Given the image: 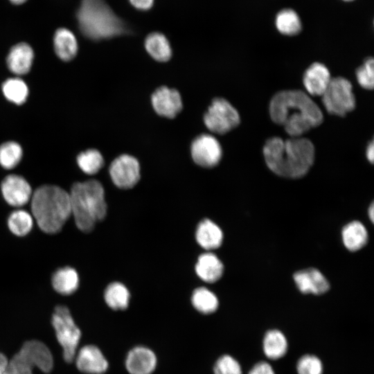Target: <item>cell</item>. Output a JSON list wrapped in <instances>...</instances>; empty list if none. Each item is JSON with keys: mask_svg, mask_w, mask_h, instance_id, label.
Wrapping results in <instances>:
<instances>
[{"mask_svg": "<svg viewBox=\"0 0 374 374\" xmlns=\"http://www.w3.org/2000/svg\"><path fill=\"white\" fill-rule=\"evenodd\" d=\"M271 120L281 125L292 137L321 124L323 112L309 95L301 90H285L276 93L269 103Z\"/></svg>", "mask_w": 374, "mask_h": 374, "instance_id": "cell-1", "label": "cell"}, {"mask_svg": "<svg viewBox=\"0 0 374 374\" xmlns=\"http://www.w3.org/2000/svg\"><path fill=\"white\" fill-rule=\"evenodd\" d=\"M267 167L276 175L287 178L303 177L312 167L315 155L313 143L306 138L269 139L263 147Z\"/></svg>", "mask_w": 374, "mask_h": 374, "instance_id": "cell-2", "label": "cell"}, {"mask_svg": "<svg viewBox=\"0 0 374 374\" xmlns=\"http://www.w3.org/2000/svg\"><path fill=\"white\" fill-rule=\"evenodd\" d=\"M30 203L31 215L46 233L60 231L71 215L69 193L57 186H39L33 193Z\"/></svg>", "mask_w": 374, "mask_h": 374, "instance_id": "cell-3", "label": "cell"}, {"mask_svg": "<svg viewBox=\"0 0 374 374\" xmlns=\"http://www.w3.org/2000/svg\"><path fill=\"white\" fill-rule=\"evenodd\" d=\"M69 193L76 226L84 233L91 232L107 215L103 185L95 179L76 182Z\"/></svg>", "mask_w": 374, "mask_h": 374, "instance_id": "cell-4", "label": "cell"}, {"mask_svg": "<svg viewBox=\"0 0 374 374\" xmlns=\"http://www.w3.org/2000/svg\"><path fill=\"white\" fill-rule=\"evenodd\" d=\"M77 19L82 33L93 40L113 37L128 31L125 22L103 0H82Z\"/></svg>", "mask_w": 374, "mask_h": 374, "instance_id": "cell-5", "label": "cell"}, {"mask_svg": "<svg viewBox=\"0 0 374 374\" xmlns=\"http://www.w3.org/2000/svg\"><path fill=\"white\" fill-rule=\"evenodd\" d=\"M52 326L57 341L62 348L64 361L71 363L76 355L81 331L66 306L58 305L55 308L52 315Z\"/></svg>", "mask_w": 374, "mask_h": 374, "instance_id": "cell-6", "label": "cell"}, {"mask_svg": "<svg viewBox=\"0 0 374 374\" xmlns=\"http://www.w3.org/2000/svg\"><path fill=\"white\" fill-rule=\"evenodd\" d=\"M321 100L329 114L339 116H346L355 107L353 86L343 77L331 78Z\"/></svg>", "mask_w": 374, "mask_h": 374, "instance_id": "cell-7", "label": "cell"}, {"mask_svg": "<svg viewBox=\"0 0 374 374\" xmlns=\"http://www.w3.org/2000/svg\"><path fill=\"white\" fill-rule=\"evenodd\" d=\"M204 121L210 131L223 134L237 127L240 118L236 109L229 101L217 98L208 108Z\"/></svg>", "mask_w": 374, "mask_h": 374, "instance_id": "cell-8", "label": "cell"}, {"mask_svg": "<svg viewBox=\"0 0 374 374\" xmlns=\"http://www.w3.org/2000/svg\"><path fill=\"white\" fill-rule=\"evenodd\" d=\"M113 183L118 188L128 189L134 186L140 179V166L136 158L123 154L116 158L109 166Z\"/></svg>", "mask_w": 374, "mask_h": 374, "instance_id": "cell-9", "label": "cell"}, {"mask_svg": "<svg viewBox=\"0 0 374 374\" xmlns=\"http://www.w3.org/2000/svg\"><path fill=\"white\" fill-rule=\"evenodd\" d=\"M222 148L219 141L209 134L197 136L191 145V155L197 165L204 168L216 166L222 157Z\"/></svg>", "mask_w": 374, "mask_h": 374, "instance_id": "cell-10", "label": "cell"}, {"mask_svg": "<svg viewBox=\"0 0 374 374\" xmlns=\"http://www.w3.org/2000/svg\"><path fill=\"white\" fill-rule=\"evenodd\" d=\"M1 190L6 202L17 208L29 202L33 195L29 183L18 175L6 176L1 182Z\"/></svg>", "mask_w": 374, "mask_h": 374, "instance_id": "cell-11", "label": "cell"}, {"mask_svg": "<svg viewBox=\"0 0 374 374\" xmlns=\"http://www.w3.org/2000/svg\"><path fill=\"white\" fill-rule=\"evenodd\" d=\"M17 354L33 368L37 367L45 373L53 369V355L48 348L39 341H26Z\"/></svg>", "mask_w": 374, "mask_h": 374, "instance_id": "cell-12", "label": "cell"}, {"mask_svg": "<svg viewBox=\"0 0 374 374\" xmlns=\"http://www.w3.org/2000/svg\"><path fill=\"white\" fill-rule=\"evenodd\" d=\"M75 358L78 369L86 374H104L109 368L107 359L94 345L83 346Z\"/></svg>", "mask_w": 374, "mask_h": 374, "instance_id": "cell-13", "label": "cell"}, {"mask_svg": "<svg viewBox=\"0 0 374 374\" xmlns=\"http://www.w3.org/2000/svg\"><path fill=\"white\" fill-rule=\"evenodd\" d=\"M125 364L130 374H152L156 369L157 358L149 348L138 346L128 352Z\"/></svg>", "mask_w": 374, "mask_h": 374, "instance_id": "cell-14", "label": "cell"}, {"mask_svg": "<svg viewBox=\"0 0 374 374\" xmlns=\"http://www.w3.org/2000/svg\"><path fill=\"white\" fill-rule=\"evenodd\" d=\"M152 104L155 112L166 118H174L182 108L179 93L167 87H161L152 96Z\"/></svg>", "mask_w": 374, "mask_h": 374, "instance_id": "cell-15", "label": "cell"}, {"mask_svg": "<svg viewBox=\"0 0 374 374\" xmlns=\"http://www.w3.org/2000/svg\"><path fill=\"white\" fill-rule=\"evenodd\" d=\"M299 290L304 294H322L330 288V284L322 273L315 268L299 271L294 274Z\"/></svg>", "mask_w": 374, "mask_h": 374, "instance_id": "cell-16", "label": "cell"}, {"mask_svg": "<svg viewBox=\"0 0 374 374\" xmlns=\"http://www.w3.org/2000/svg\"><path fill=\"white\" fill-rule=\"evenodd\" d=\"M331 80L328 68L323 64L314 62L305 71L303 82L308 93L313 96H321Z\"/></svg>", "mask_w": 374, "mask_h": 374, "instance_id": "cell-17", "label": "cell"}, {"mask_svg": "<svg viewBox=\"0 0 374 374\" xmlns=\"http://www.w3.org/2000/svg\"><path fill=\"white\" fill-rule=\"evenodd\" d=\"M34 52L26 43H19L11 48L7 57L9 69L16 75L27 73L32 66Z\"/></svg>", "mask_w": 374, "mask_h": 374, "instance_id": "cell-18", "label": "cell"}, {"mask_svg": "<svg viewBox=\"0 0 374 374\" xmlns=\"http://www.w3.org/2000/svg\"><path fill=\"white\" fill-rule=\"evenodd\" d=\"M223 271L222 262L215 254L204 253L199 256L195 271L202 280L214 283L221 278Z\"/></svg>", "mask_w": 374, "mask_h": 374, "instance_id": "cell-19", "label": "cell"}, {"mask_svg": "<svg viewBox=\"0 0 374 374\" xmlns=\"http://www.w3.org/2000/svg\"><path fill=\"white\" fill-rule=\"evenodd\" d=\"M195 238L201 247L212 250L220 247L223 240V233L215 223L205 219L198 224Z\"/></svg>", "mask_w": 374, "mask_h": 374, "instance_id": "cell-20", "label": "cell"}, {"mask_svg": "<svg viewBox=\"0 0 374 374\" xmlns=\"http://www.w3.org/2000/svg\"><path fill=\"white\" fill-rule=\"evenodd\" d=\"M53 44L57 55L63 61H69L77 54V39L74 34L67 28H61L55 31Z\"/></svg>", "mask_w": 374, "mask_h": 374, "instance_id": "cell-21", "label": "cell"}, {"mask_svg": "<svg viewBox=\"0 0 374 374\" xmlns=\"http://www.w3.org/2000/svg\"><path fill=\"white\" fill-rule=\"evenodd\" d=\"M54 290L62 295H70L79 286V276L75 269L64 267L56 270L52 276Z\"/></svg>", "mask_w": 374, "mask_h": 374, "instance_id": "cell-22", "label": "cell"}, {"mask_svg": "<svg viewBox=\"0 0 374 374\" xmlns=\"http://www.w3.org/2000/svg\"><path fill=\"white\" fill-rule=\"evenodd\" d=\"M342 239L345 247L350 251L362 249L368 241V233L365 226L358 221L346 224L342 231Z\"/></svg>", "mask_w": 374, "mask_h": 374, "instance_id": "cell-23", "label": "cell"}, {"mask_svg": "<svg viewBox=\"0 0 374 374\" xmlns=\"http://www.w3.org/2000/svg\"><path fill=\"white\" fill-rule=\"evenodd\" d=\"M287 347V339L280 330H271L266 332L263 339V350L268 358L278 359L283 357Z\"/></svg>", "mask_w": 374, "mask_h": 374, "instance_id": "cell-24", "label": "cell"}, {"mask_svg": "<svg viewBox=\"0 0 374 374\" xmlns=\"http://www.w3.org/2000/svg\"><path fill=\"white\" fill-rule=\"evenodd\" d=\"M145 47L150 56L159 62L169 60L172 55L168 40L165 35L159 33L148 35L145 40Z\"/></svg>", "mask_w": 374, "mask_h": 374, "instance_id": "cell-25", "label": "cell"}, {"mask_svg": "<svg viewBox=\"0 0 374 374\" xmlns=\"http://www.w3.org/2000/svg\"><path fill=\"white\" fill-rule=\"evenodd\" d=\"M107 305L114 310H124L129 305L130 294L127 287L121 283L109 284L104 294Z\"/></svg>", "mask_w": 374, "mask_h": 374, "instance_id": "cell-26", "label": "cell"}, {"mask_svg": "<svg viewBox=\"0 0 374 374\" xmlns=\"http://www.w3.org/2000/svg\"><path fill=\"white\" fill-rule=\"evenodd\" d=\"M34 219L33 215L23 209L12 211L8 218L10 231L17 236H25L33 229Z\"/></svg>", "mask_w": 374, "mask_h": 374, "instance_id": "cell-27", "label": "cell"}, {"mask_svg": "<svg viewBox=\"0 0 374 374\" xmlns=\"http://www.w3.org/2000/svg\"><path fill=\"white\" fill-rule=\"evenodd\" d=\"M191 302L195 310L206 314L215 312L219 305L215 294L205 287H199L194 290Z\"/></svg>", "mask_w": 374, "mask_h": 374, "instance_id": "cell-28", "label": "cell"}, {"mask_svg": "<svg viewBox=\"0 0 374 374\" xmlns=\"http://www.w3.org/2000/svg\"><path fill=\"white\" fill-rule=\"evenodd\" d=\"M5 97L17 105L24 103L28 95V89L25 82L19 78L6 80L2 85Z\"/></svg>", "mask_w": 374, "mask_h": 374, "instance_id": "cell-29", "label": "cell"}, {"mask_svg": "<svg viewBox=\"0 0 374 374\" xmlns=\"http://www.w3.org/2000/svg\"><path fill=\"white\" fill-rule=\"evenodd\" d=\"M276 24L278 30L287 35H294L301 30L300 19L292 9L281 10L276 17Z\"/></svg>", "mask_w": 374, "mask_h": 374, "instance_id": "cell-30", "label": "cell"}, {"mask_svg": "<svg viewBox=\"0 0 374 374\" xmlns=\"http://www.w3.org/2000/svg\"><path fill=\"white\" fill-rule=\"evenodd\" d=\"M77 163L84 173L94 175L102 168L104 160L99 151L89 149L79 154L77 157Z\"/></svg>", "mask_w": 374, "mask_h": 374, "instance_id": "cell-31", "label": "cell"}, {"mask_svg": "<svg viewBox=\"0 0 374 374\" xmlns=\"http://www.w3.org/2000/svg\"><path fill=\"white\" fill-rule=\"evenodd\" d=\"M22 149L14 141H8L0 145V165L5 169L15 168L21 161Z\"/></svg>", "mask_w": 374, "mask_h": 374, "instance_id": "cell-32", "label": "cell"}, {"mask_svg": "<svg viewBox=\"0 0 374 374\" xmlns=\"http://www.w3.org/2000/svg\"><path fill=\"white\" fill-rule=\"evenodd\" d=\"M296 370L298 374H322L323 365L317 356L305 355L299 359Z\"/></svg>", "mask_w": 374, "mask_h": 374, "instance_id": "cell-33", "label": "cell"}, {"mask_svg": "<svg viewBox=\"0 0 374 374\" xmlns=\"http://www.w3.org/2000/svg\"><path fill=\"white\" fill-rule=\"evenodd\" d=\"M358 83L366 89H373L374 82V61L373 57L368 58L356 70Z\"/></svg>", "mask_w": 374, "mask_h": 374, "instance_id": "cell-34", "label": "cell"}, {"mask_svg": "<svg viewBox=\"0 0 374 374\" xmlns=\"http://www.w3.org/2000/svg\"><path fill=\"white\" fill-rule=\"evenodd\" d=\"M215 374H242L239 362L229 355L220 357L213 367Z\"/></svg>", "mask_w": 374, "mask_h": 374, "instance_id": "cell-35", "label": "cell"}, {"mask_svg": "<svg viewBox=\"0 0 374 374\" xmlns=\"http://www.w3.org/2000/svg\"><path fill=\"white\" fill-rule=\"evenodd\" d=\"M33 368L25 362L17 353L8 361L3 374H33Z\"/></svg>", "mask_w": 374, "mask_h": 374, "instance_id": "cell-36", "label": "cell"}, {"mask_svg": "<svg viewBox=\"0 0 374 374\" xmlns=\"http://www.w3.org/2000/svg\"><path fill=\"white\" fill-rule=\"evenodd\" d=\"M249 374H275V373L269 364L260 362L253 366Z\"/></svg>", "mask_w": 374, "mask_h": 374, "instance_id": "cell-37", "label": "cell"}, {"mask_svg": "<svg viewBox=\"0 0 374 374\" xmlns=\"http://www.w3.org/2000/svg\"><path fill=\"white\" fill-rule=\"evenodd\" d=\"M130 3L136 9L140 10H148L150 9L154 3V0H129Z\"/></svg>", "mask_w": 374, "mask_h": 374, "instance_id": "cell-38", "label": "cell"}, {"mask_svg": "<svg viewBox=\"0 0 374 374\" xmlns=\"http://www.w3.org/2000/svg\"><path fill=\"white\" fill-rule=\"evenodd\" d=\"M366 157L368 160L373 163L374 159V145L373 141H372L368 145L366 149Z\"/></svg>", "mask_w": 374, "mask_h": 374, "instance_id": "cell-39", "label": "cell"}, {"mask_svg": "<svg viewBox=\"0 0 374 374\" xmlns=\"http://www.w3.org/2000/svg\"><path fill=\"white\" fill-rule=\"evenodd\" d=\"M8 364L6 357L0 353V374H3Z\"/></svg>", "mask_w": 374, "mask_h": 374, "instance_id": "cell-40", "label": "cell"}, {"mask_svg": "<svg viewBox=\"0 0 374 374\" xmlns=\"http://www.w3.org/2000/svg\"><path fill=\"white\" fill-rule=\"evenodd\" d=\"M368 216L370 217V220L373 222L374 219V206L372 203L368 208Z\"/></svg>", "mask_w": 374, "mask_h": 374, "instance_id": "cell-41", "label": "cell"}, {"mask_svg": "<svg viewBox=\"0 0 374 374\" xmlns=\"http://www.w3.org/2000/svg\"><path fill=\"white\" fill-rule=\"evenodd\" d=\"M11 3L14 4H21L24 2H26L27 0H9Z\"/></svg>", "mask_w": 374, "mask_h": 374, "instance_id": "cell-42", "label": "cell"}, {"mask_svg": "<svg viewBox=\"0 0 374 374\" xmlns=\"http://www.w3.org/2000/svg\"><path fill=\"white\" fill-rule=\"evenodd\" d=\"M344 1H353V0H344Z\"/></svg>", "mask_w": 374, "mask_h": 374, "instance_id": "cell-43", "label": "cell"}]
</instances>
